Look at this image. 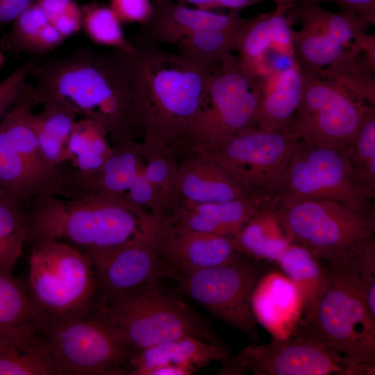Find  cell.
Returning a JSON list of instances; mask_svg holds the SVG:
<instances>
[{
  "instance_id": "39",
  "label": "cell",
  "mask_w": 375,
  "mask_h": 375,
  "mask_svg": "<svg viewBox=\"0 0 375 375\" xmlns=\"http://www.w3.org/2000/svg\"><path fill=\"white\" fill-rule=\"evenodd\" d=\"M360 183L375 192V107L369 104L353 140L344 148Z\"/></svg>"
},
{
  "instance_id": "40",
  "label": "cell",
  "mask_w": 375,
  "mask_h": 375,
  "mask_svg": "<svg viewBox=\"0 0 375 375\" xmlns=\"http://www.w3.org/2000/svg\"><path fill=\"white\" fill-rule=\"evenodd\" d=\"M30 235L28 212L0 193V239L28 242Z\"/></svg>"
},
{
  "instance_id": "41",
  "label": "cell",
  "mask_w": 375,
  "mask_h": 375,
  "mask_svg": "<svg viewBox=\"0 0 375 375\" xmlns=\"http://www.w3.org/2000/svg\"><path fill=\"white\" fill-rule=\"evenodd\" d=\"M36 65L35 59H30L0 82V119L24 94L26 79Z\"/></svg>"
},
{
  "instance_id": "50",
  "label": "cell",
  "mask_w": 375,
  "mask_h": 375,
  "mask_svg": "<svg viewBox=\"0 0 375 375\" xmlns=\"http://www.w3.org/2000/svg\"><path fill=\"white\" fill-rule=\"evenodd\" d=\"M349 45L361 51L375 68V35L369 33L357 36Z\"/></svg>"
},
{
  "instance_id": "24",
  "label": "cell",
  "mask_w": 375,
  "mask_h": 375,
  "mask_svg": "<svg viewBox=\"0 0 375 375\" xmlns=\"http://www.w3.org/2000/svg\"><path fill=\"white\" fill-rule=\"evenodd\" d=\"M231 358L229 350L222 344L185 336L137 351L130 360L128 374L143 375L147 370L162 365L183 367L194 374L212 362L224 364Z\"/></svg>"
},
{
  "instance_id": "14",
  "label": "cell",
  "mask_w": 375,
  "mask_h": 375,
  "mask_svg": "<svg viewBox=\"0 0 375 375\" xmlns=\"http://www.w3.org/2000/svg\"><path fill=\"white\" fill-rule=\"evenodd\" d=\"M303 77L302 97L290 130L312 144L344 149L358 133L369 104L316 75Z\"/></svg>"
},
{
  "instance_id": "1",
  "label": "cell",
  "mask_w": 375,
  "mask_h": 375,
  "mask_svg": "<svg viewBox=\"0 0 375 375\" xmlns=\"http://www.w3.org/2000/svg\"><path fill=\"white\" fill-rule=\"evenodd\" d=\"M33 103L63 106L106 131L112 144L135 140L142 130L135 48L101 53L79 47L70 56L36 65Z\"/></svg>"
},
{
  "instance_id": "19",
  "label": "cell",
  "mask_w": 375,
  "mask_h": 375,
  "mask_svg": "<svg viewBox=\"0 0 375 375\" xmlns=\"http://www.w3.org/2000/svg\"><path fill=\"white\" fill-rule=\"evenodd\" d=\"M152 5L149 18L131 39L135 44L150 47L176 45L197 31L233 26L245 18L239 12L204 10L174 0H152Z\"/></svg>"
},
{
  "instance_id": "5",
  "label": "cell",
  "mask_w": 375,
  "mask_h": 375,
  "mask_svg": "<svg viewBox=\"0 0 375 375\" xmlns=\"http://www.w3.org/2000/svg\"><path fill=\"white\" fill-rule=\"evenodd\" d=\"M38 331L56 375H123L137 350L101 306L76 317L41 318Z\"/></svg>"
},
{
  "instance_id": "45",
  "label": "cell",
  "mask_w": 375,
  "mask_h": 375,
  "mask_svg": "<svg viewBox=\"0 0 375 375\" xmlns=\"http://www.w3.org/2000/svg\"><path fill=\"white\" fill-rule=\"evenodd\" d=\"M324 2L337 4L340 10L354 12L375 24V0H292L290 8H296L309 5H320Z\"/></svg>"
},
{
  "instance_id": "3",
  "label": "cell",
  "mask_w": 375,
  "mask_h": 375,
  "mask_svg": "<svg viewBox=\"0 0 375 375\" xmlns=\"http://www.w3.org/2000/svg\"><path fill=\"white\" fill-rule=\"evenodd\" d=\"M30 243L56 240L91 258L146 238L150 212L124 195L68 199L45 191L28 210Z\"/></svg>"
},
{
  "instance_id": "10",
  "label": "cell",
  "mask_w": 375,
  "mask_h": 375,
  "mask_svg": "<svg viewBox=\"0 0 375 375\" xmlns=\"http://www.w3.org/2000/svg\"><path fill=\"white\" fill-rule=\"evenodd\" d=\"M374 199L375 192L358 179L344 149L316 146L301 139L266 211L312 200L375 210Z\"/></svg>"
},
{
  "instance_id": "29",
  "label": "cell",
  "mask_w": 375,
  "mask_h": 375,
  "mask_svg": "<svg viewBox=\"0 0 375 375\" xmlns=\"http://www.w3.org/2000/svg\"><path fill=\"white\" fill-rule=\"evenodd\" d=\"M287 15L292 23L299 20L301 26L324 33L343 48L355 38L368 33L372 25L367 19L354 12H333L320 5H309L291 8Z\"/></svg>"
},
{
  "instance_id": "4",
  "label": "cell",
  "mask_w": 375,
  "mask_h": 375,
  "mask_svg": "<svg viewBox=\"0 0 375 375\" xmlns=\"http://www.w3.org/2000/svg\"><path fill=\"white\" fill-rule=\"evenodd\" d=\"M365 246L322 261L318 294L292 335L315 340L353 362L375 364V316L367 303L358 267V253Z\"/></svg>"
},
{
  "instance_id": "26",
  "label": "cell",
  "mask_w": 375,
  "mask_h": 375,
  "mask_svg": "<svg viewBox=\"0 0 375 375\" xmlns=\"http://www.w3.org/2000/svg\"><path fill=\"white\" fill-rule=\"evenodd\" d=\"M251 17L229 26L203 29L183 40L176 46L178 54L189 62L212 72L238 51Z\"/></svg>"
},
{
  "instance_id": "51",
  "label": "cell",
  "mask_w": 375,
  "mask_h": 375,
  "mask_svg": "<svg viewBox=\"0 0 375 375\" xmlns=\"http://www.w3.org/2000/svg\"><path fill=\"white\" fill-rule=\"evenodd\" d=\"M190 369L174 365H162L147 370L143 375H190Z\"/></svg>"
},
{
  "instance_id": "9",
  "label": "cell",
  "mask_w": 375,
  "mask_h": 375,
  "mask_svg": "<svg viewBox=\"0 0 375 375\" xmlns=\"http://www.w3.org/2000/svg\"><path fill=\"white\" fill-rule=\"evenodd\" d=\"M292 244L321 261L348 255L375 240V210L330 200H312L266 211Z\"/></svg>"
},
{
  "instance_id": "22",
  "label": "cell",
  "mask_w": 375,
  "mask_h": 375,
  "mask_svg": "<svg viewBox=\"0 0 375 375\" xmlns=\"http://www.w3.org/2000/svg\"><path fill=\"white\" fill-rule=\"evenodd\" d=\"M176 191L178 206L185 201L220 202L249 197L213 160L195 151L178 157Z\"/></svg>"
},
{
  "instance_id": "31",
  "label": "cell",
  "mask_w": 375,
  "mask_h": 375,
  "mask_svg": "<svg viewBox=\"0 0 375 375\" xmlns=\"http://www.w3.org/2000/svg\"><path fill=\"white\" fill-rule=\"evenodd\" d=\"M239 252L247 258L276 264L290 244L274 218L258 212L233 238Z\"/></svg>"
},
{
  "instance_id": "20",
  "label": "cell",
  "mask_w": 375,
  "mask_h": 375,
  "mask_svg": "<svg viewBox=\"0 0 375 375\" xmlns=\"http://www.w3.org/2000/svg\"><path fill=\"white\" fill-rule=\"evenodd\" d=\"M262 210L259 201L245 197L220 202L185 201L166 217H158L173 226L233 238Z\"/></svg>"
},
{
  "instance_id": "49",
  "label": "cell",
  "mask_w": 375,
  "mask_h": 375,
  "mask_svg": "<svg viewBox=\"0 0 375 375\" xmlns=\"http://www.w3.org/2000/svg\"><path fill=\"white\" fill-rule=\"evenodd\" d=\"M36 0H0V26L12 22Z\"/></svg>"
},
{
  "instance_id": "25",
  "label": "cell",
  "mask_w": 375,
  "mask_h": 375,
  "mask_svg": "<svg viewBox=\"0 0 375 375\" xmlns=\"http://www.w3.org/2000/svg\"><path fill=\"white\" fill-rule=\"evenodd\" d=\"M303 74L297 63L262 83L257 127L264 131L290 129L301 103Z\"/></svg>"
},
{
  "instance_id": "53",
  "label": "cell",
  "mask_w": 375,
  "mask_h": 375,
  "mask_svg": "<svg viewBox=\"0 0 375 375\" xmlns=\"http://www.w3.org/2000/svg\"><path fill=\"white\" fill-rule=\"evenodd\" d=\"M3 55L1 54V53L0 52V66L3 62Z\"/></svg>"
},
{
  "instance_id": "28",
  "label": "cell",
  "mask_w": 375,
  "mask_h": 375,
  "mask_svg": "<svg viewBox=\"0 0 375 375\" xmlns=\"http://www.w3.org/2000/svg\"><path fill=\"white\" fill-rule=\"evenodd\" d=\"M77 116L66 107L47 103L33 122L40 154L46 165L56 170L68 161L67 144Z\"/></svg>"
},
{
  "instance_id": "38",
  "label": "cell",
  "mask_w": 375,
  "mask_h": 375,
  "mask_svg": "<svg viewBox=\"0 0 375 375\" xmlns=\"http://www.w3.org/2000/svg\"><path fill=\"white\" fill-rule=\"evenodd\" d=\"M146 165L142 171L156 189L160 201V214L164 217L179 205L176 191L178 157L174 154L151 152L144 154Z\"/></svg>"
},
{
  "instance_id": "15",
  "label": "cell",
  "mask_w": 375,
  "mask_h": 375,
  "mask_svg": "<svg viewBox=\"0 0 375 375\" xmlns=\"http://www.w3.org/2000/svg\"><path fill=\"white\" fill-rule=\"evenodd\" d=\"M242 374L256 375H374L375 364L356 362L308 337L292 335L253 343L234 358Z\"/></svg>"
},
{
  "instance_id": "54",
  "label": "cell",
  "mask_w": 375,
  "mask_h": 375,
  "mask_svg": "<svg viewBox=\"0 0 375 375\" xmlns=\"http://www.w3.org/2000/svg\"><path fill=\"white\" fill-rule=\"evenodd\" d=\"M93 1H98L99 0H92Z\"/></svg>"
},
{
  "instance_id": "47",
  "label": "cell",
  "mask_w": 375,
  "mask_h": 375,
  "mask_svg": "<svg viewBox=\"0 0 375 375\" xmlns=\"http://www.w3.org/2000/svg\"><path fill=\"white\" fill-rule=\"evenodd\" d=\"M50 23L62 17L82 15L81 7L76 0H36Z\"/></svg>"
},
{
  "instance_id": "18",
  "label": "cell",
  "mask_w": 375,
  "mask_h": 375,
  "mask_svg": "<svg viewBox=\"0 0 375 375\" xmlns=\"http://www.w3.org/2000/svg\"><path fill=\"white\" fill-rule=\"evenodd\" d=\"M143 159L141 143L132 140L113 144L110 154L97 170H64L56 181L55 192L68 199L124 195L142 167Z\"/></svg>"
},
{
  "instance_id": "13",
  "label": "cell",
  "mask_w": 375,
  "mask_h": 375,
  "mask_svg": "<svg viewBox=\"0 0 375 375\" xmlns=\"http://www.w3.org/2000/svg\"><path fill=\"white\" fill-rule=\"evenodd\" d=\"M33 90L28 83L0 119V193L26 211L49 189L57 170L49 168L39 150L33 122Z\"/></svg>"
},
{
  "instance_id": "42",
  "label": "cell",
  "mask_w": 375,
  "mask_h": 375,
  "mask_svg": "<svg viewBox=\"0 0 375 375\" xmlns=\"http://www.w3.org/2000/svg\"><path fill=\"white\" fill-rule=\"evenodd\" d=\"M358 267L360 284L368 307L375 316V240L359 252Z\"/></svg>"
},
{
  "instance_id": "43",
  "label": "cell",
  "mask_w": 375,
  "mask_h": 375,
  "mask_svg": "<svg viewBox=\"0 0 375 375\" xmlns=\"http://www.w3.org/2000/svg\"><path fill=\"white\" fill-rule=\"evenodd\" d=\"M133 204L156 215L160 214V201L156 189L140 168L137 176L126 193Z\"/></svg>"
},
{
  "instance_id": "2",
  "label": "cell",
  "mask_w": 375,
  "mask_h": 375,
  "mask_svg": "<svg viewBox=\"0 0 375 375\" xmlns=\"http://www.w3.org/2000/svg\"><path fill=\"white\" fill-rule=\"evenodd\" d=\"M132 42L138 62L143 155L162 152L178 157L202 106L211 72L178 53Z\"/></svg>"
},
{
  "instance_id": "23",
  "label": "cell",
  "mask_w": 375,
  "mask_h": 375,
  "mask_svg": "<svg viewBox=\"0 0 375 375\" xmlns=\"http://www.w3.org/2000/svg\"><path fill=\"white\" fill-rule=\"evenodd\" d=\"M292 31L286 13L276 9L251 17L238 49L239 65L260 79L269 54L278 53L294 58Z\"/></svg>"
},
{
  "instance_id": "12",
  "label": "cell",
  "mask_w": 375,
  "mask_h": 375,
  "mask_svg": "<svg viewBox=\"0 0 375 375\" xmlns=\"http://www.w3.org/2000/svg\"><path fill=\"white\" fill-rule=\"evenodd\" d=\"M271 263L253 260L243 255L210 268L179 274L178 292L212 315L260 343L251 299L253 291Z\"/></svg>"
},
{
  "instance_id": "16",
  "label": "cell",
  "mask_w": 375,
  "mask_h": 375,
  "mask_svg": "<svg viewBox=\"0 0 375 375\" xmlns=\"http://www.w3.org/2000/svg\"><path fill=\"white\" fill-rule=\"evenodd\" d=\"M151 214L146 239L170 268L171 278L216 267L242 255L231 238L173 226Z\"/></svg>"
},
{
  "instance_id": "6",
  "label": "cell",
  "mask_w": 375,
  "mask_h": 375,
  "mask_svg": "<svg viewBox=\"0 0 375 375\" xmlns=\"http://www.w3.org/2000/svg\"><path fill=\"white\" fill-rule=\"evenodd\" d=\"M31 243L27 288L40 317H72L101 306L90 256L56 240Z\"/></svg>"
},
{
  "instance_id": "34",
  "label": "cell",
  "mask_w": 375,
  "mask_h": 375,
  "mask_svg": "<svg viewBox=\"0 0 375 375\" xmlns=\"http://www.w3.org/2000/svg\"><path fill=\"white\" fill-rule=\"evenodd\" d=\"M276 265L300 291L304 313L313 303L321 286L322 262L306 249L290 243Z\"/></svg>"
},
{
  "instance_id": "27",
  "label": "cell",
  "mask_w": 375,
  "mask_h": 375,
  "mask_svg": "<svg viewBox=\"0 0 375 375\" xmlns=\"http://www.w3.org/2000/svg\"><path fill=\"white\" fill-rule=\"evenodd\" d=\"M0 375H56L37 326L0 338Z\"/></svg>"
},
{
  "instance_id": "52",
  "label": "cell",
  "mask_w": 375,
  "mask_h": 375,
  "mask_svg": "<svg viewBox=\"0 0 375 375\" xmlns=\"http://www.w3.org/2000/svg\"><path fill=\"white\" fill-rule=\"evenodd\" d=\"M276 5V10L283 12L284 13H288L290 10L292 4V0H272Z\"/></svg>"
},
{
  "instance_id": "8",
  "label": "cell",
  "mask_w": 375,
  "mask_h": 375,
  "mask_svg": "<svg viewBox=\"0 0 375 375\" xmlns=\"http://www.w3.org/2000/svg\"><path fill=\"white\" fill-rule=\"evenodd\" d=\"M261 80L241 68L233 55L209 75L202 106L189 127L178 156L198 151L258 129Z\"/></svg>"
},
{
  "instance_id": "30",
  "label": "cell",
  "mask_w": 375,
  "mask_h": 375,
  "mask_svg": "<svg viewBox=\"0 0 375 375\" xmlns=\"http://www.w3.org/2000/svg\"><path fill=\"white\" fill-rule=\"evenodd\" d=\"M316 76L337 84L356 99L375 106V68L359 49L349 45Z\"/></svg>"
},
{
  "instance_id": "7",
  "label": "cell",
  "mask_w": 375,
  "mask_h": 375,
  "mask_svg": "<svg viewBox=\"0 0 375 375\" xmlns=\"http://www.w3.org/2000/svg\"><path fill=\"white\" fill-rule=\"evenodd\" d=\"M101 306L137 350L185 336L222 344L210 324L159 281L110 299Z\"/></svg>"
},
{
  "instance_id": "17",
  "label": "cell",
  "mask_w": 375,
  "mask_h": 375,
  "mask_svg": "<svg viewBox=\"0 0 375 375\" xmlns=\"http://www.w3.org/2000/svg\"><path fill=\"white\" fill-rule=\"evenodd\" d=\"M101 304L162 278L172 271L146 238L92 257Z\"/></svg>"
},
{
  "instance_id": "21",
  "label": "cell",
  "mask_w": 375,
  "mask_h": 375,
  "mask_svg": "<svg viewBox=\"0 0 375 375\" xmlns=\"http://www.w3.org/2000/svg\"><path fill=\"white\" fill-rule=\"evenodd\" d=\"M251 305L257 322L278 339L292 334L303 310V298L297 285L284 273L274 269L259 281Z\"/></svg>"
},
{
  "instance_id": "32",
  "label": "cell",
  "mask_w": 375,
  "mask_h": 375,
  "mask_svg": "<svg viewBox=\"0 0 375 375\" xmlns=\"http://www.w3.org/2000/svg\"><path fill=\"white\" fill-rule=\"evenodd\" d=\"M40 318L27 287L0 271V338L36 326Z\"/></svg>"
},
{
  "instance_id": "37",
  "label": "cell",
  "mask_w": 375,
  "mask_h": 375,
  "mask_svg": "<svg viewBox=\"0 0 375 375\" xmlns=\"http://www.w3.org/2000/svg\"><path fill=\"white\" fill-rule=\"evenodd\" d=\"M49 22L41 6L36 1L33 3L12 22L10 31L3 35L2 49L12 55L38 54L42 31Z\"/></svg>"
},
{
  "instance_id": "44",
  "label": "cell",
  "mask_w": 375,
  "mask_h": 375,
  "mask_svg": "<svg viewBox=\"0 0 375 375\" xmlns=\"http://www.w3.org/2000/svg\"><path fill=\"white\" fill-rule=\"evenodd\" d=\"M109 6L122 24H144L152 12V0H110Z\"/></svg>"
},
{
  "instance_id": "48",
  "label": "cell",
  "mask_w": 375,
  "mask_h": 375,
  "mask_svg": "<svg viewBox=\"0 0 375 375\" xmlns=\"http://www.w3.org/2000/svg\"><path fill=\"white\" fill-rule=\"evenodd\" d=\"M24 243L21 240L0 239V271L12 273Z\"/></svg>"
},
{
  "instance_id": "46",
  "label": "cell",
  "mask_w": 375,
  "mask_h": 375,
  "mask_svg": "<svg viewBox=\"0 0 375 375\" xmlns=\"http://www.w3.org/2000/svg\"><path fill=\"white\" fill-rule=\"evenodd\" d=\"M185 5L208 11L226 9L240 12L241 10L262 3L265 0H174Z\"/></svg>"
},
{
  "instance_id": "35",
  "label": "cell",
  "mask_w": 375,
  "mask_h": 375,
  "mask_svg": "<svg viewBox=\"0 0 375 375\" xmlns=\"http://www.w3.org/2000/svg\"><path fill=\"white\" fill-rule=\"evenodd\" d=\"M295 61L303 74L316 75L345 49L322 33L301 26L292 31Z\"/></svg>"
},
{
  "instance_id": "36",
  "label": "cell",
  "mask_w": 375,
  "mask_h": 375,
  "mask_svg": "<svg viewBox=\"0 0 375 375\" xmlns=\"http://www.w3.org/2000/svg\"><path fill=\"white\" fill-rule=\"evenodd\" d=\"M82 28L97 44L133 52L135 46L124 34L122 22L109 6L92 1L81 7Z\"/></svg>"
},
{
  "instance_id": "33",
  "label": "cell",
  "mask_w": 375,
  "mask_h": 375,
  "mask_svg": "<svg viewBox=\"0 0 375 375\" xmlns=\"http://www.w3.org/2000/svg\"><path fill=\"white\" fill-rule=\"evenodd\" d=\"M106 131L97 122L81 118L76 120L68 144V161L74 169L91 172L99 169L112 151Z\"/></svg>"
},
{
  "instance_id": "11",
  "label": "cell",
  "mask_w": 375,
  "mask_h": 375,
  "mask_svg": "<svg viewBox=\"0 0 375 375\" xmlns=\"http://www.w3.org/2000/svg\"><path fill=\"white\" fill-rule=\"evenodd\" d=\"M300 140L290 129H256L195 152L213 160L265 211L278 192Z\"/></svg>"
}]
</instances>
